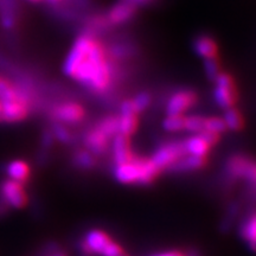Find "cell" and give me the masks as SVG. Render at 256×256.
Segmentation results:
<instances>
[{
	"label": "cell",
	"instance_id": "6",
	"mask_svg": "<svg viewBox=\"0 0 256 256\" xmlns=\"http://www.w3.org/2000/svg\"><path fill=\"white\" fill-rule=\"evenodd\" d=\"M198 96L190 89H184L174 92L168 98L166 104V113L168 115H182L190 110L197 104Z\"/></svg>",
	"mask_w": 256,
	"mask_h": 256
},
{
	"label": "cell",
	"instance_id": "16",
	"mask_svg": "<svg viewBox=\"0 0 256 256\" xmlns=\"http://www.w3.org/2000/svg\"><path fill=\"white\" fill-rule=\"evenodd\" d=\"M183 146L186 154L197 156H206L210 148V146L208 145L206 140H204L200 134H194V136H192L190 138H188L186 140H184Z\"/></svg>",
	"mask_w": 256,
	"mask_h": 256
},
{
	"label": "cell",
	"instance_id": "28",
	"mask_svg": "<svg viewBox=\"0 0 256 256\" xmlns=\"http://www.w3.org/2000/svg\"><path fill=\"white\" fill-rule=\"evenodd\" d=\"M204 130L220 134L226 132V126L222 118H206V130Z\"/></svg>",
	"mask_w": 256,
	"mask_h": 256
},
{
	"label": "cell",
	"instance_id": "21",
	"mask_svg": "<svg viewBox=\"0 0 256 256\" xmlns=\"http://www.w3.org/2000/svg\"><path fill=\"white\" fill-rule=\"evenodd\" d=\"M96 127H98L106 136H108L110 139H113L116 134H119V116L108 115V116L104 118Z\"/></svg>",
	"mask_w": 256,
	"mask_h": 256
},
{
	"label": "cell",
	"instance_id": "20",
	"mask_svg": "<svg viewBox=\"0 0 256 256\" xmlns=\"http://www.w3.org/2000/svg\"><path fill=\"white\" fill-rule=\"evenodd\" d=\"M136 114H120L119 116V133L126 136H130L136 133L138 128Z\"/></svg>",
	"mask_w": 256,
	"mask_h": 256
},
{
	"label": "cell",
	"instance_id": "5",
	"mask_svg": "<svg viewBox=\"0 0 256 256\" xmlns=\"http://www.w3.org/2000/svg\"><path fill=\"white\" fill-rule=\"evenodd\" d=\"M185 154L186 153H185L183 142H168L156 150L151 158V162L160 171L162 168H168V166H171L174 162H177L179 158H182Z\"/></svg>",
	"mask_w": 256,
	"mask_h": 256
},
{
	"label": "cell",
	"instance_id": "42",
	"mask_svg": "<svg viewBox=\"0 0 256 256\" xmlns=\"http://www.w3.org/2000/svg\"><path fill=\"white\" fill-rule=\"evenodd\" d=\"M30 2H34V4H37V2H44V0H28Z\"/></svg>",
	"mask_w": 256,
	"mask_h": 256
},
{
	"label": "cell",
	"instance_id": "11",
	"mask_svg": "<svg viewBox=\"0 0 256 256\" xmlns=\"http://www.w3.org/2000/svg\"><path fill=\"white\" fill-rule=\"evenodd\" d=\"M110 138L106 136L98 127L92 128L84 136V145L94 156H102L107 152L110 145Z\"/></svg>",
	"mask_w": 256,
	"mask_h": 256
},
{
	"label": "cell",
	"instance_id": "1",
	"mask_svg": "<svg viewBox=\"0 0 256 256\" xmlns=\"http://www.w3.org/2000/svg\"><path fill=\"white\" fill-rule=\"evenodd\" d=\"M64 72L96 94L110 87L114 75L107 51L92 34L76 40L64 63Z\"/></svg>",
	"mask_w": 256,
	"mask_h": 256
},
{
	"label": "cell",
	"instance_id": "18",
	"mask_svg": "<svg viewBox=\"0 0 256 256\" xmlns=\"http://www.w3.org/2000/svg\"><path fill=\"white\" fill-rule=\"evenodd\" d=\"M6 174L11 180L18 182V183H23L26 180L28 177V166L26 162H22V160H14V162H10L6 168Z\"/></svg>",
	"mask_w": 256,
	"mask_h": 256
},
{
	"label": "cell",
	"instance_id": "13",
	"mask_svg": "<svg viewBox=\"0 0 256 256\" xmlns=\"http://www.w3.org/2000/svg\"><path fill=\"white\" fill-rule=\"evenodd\" d=\"M112 152H113V160L115 165L124 164L133 158L132 151H130V138L124 134H116L112 142Z\"/></svg>",
	"mask_w": 256,
	"mask_h": 256
},
{
	"label": "cell",
	"instance_id": "3",
	"mask_svg": "<svg viewBox=\"0 0 256 256\" xmlns=\"http://www.w3.org/2000/svg\"><path fill=\"white\" fill-rule=\"evenodd\" d=\"M226 172L232 178L244 179L250 196L256 200V162L244 156H234L226 162Z\"/></svg>",
	"mask_w": 256,
	"mask_h": 256
},
{
	"label": "cell",
	"instance_id": "37",
	"mask_svg": "<svg viewBox=\"0 0 256 256\" xmlns=\"http://www.w3.org/2000/svg\"><path fill=\"white\" fill-rule=\"evenodd\" d=\"M8 206H6V204L4 203V202H2V200H0V217L2 216H4L6 212H8Z\"/></svg>",
	"mask_w": 256,
	"mask_h": 256
},
{
	"label": "cell",
	"instance_id": "40",
	"mask_svg": "<svg viewBox=\"0 0 256 256\" xmlns=\"http://www.w3.org/2000/svg\"><path fill=\"white\" fill-rule=\"evenodd\" d=\"M183 256H200V254H198L196 250H191V252H188V254H185Z\"/></svg>",
	"mask_w": 256,
	"mask_h": 256
},
{
	"label": "cell",
	"instance_id": "10",
	"mask_svg": "<svg viewBox=\"0 0 256 256\" xmlns=\"http://www.w3.org/2000/svg\"><path fill=\"white\" fill-rule=\"evenodd\" d=\"M136 14V8L130 2H121L114 5L106 14L108 23L112 25H122L132 20Z\"/></svg>",
	"mask_w": 256,
	"mask_h": 256
},
{
	"label": "cell",
	"instance_id": "31",
	"mask_svg": "<svg viewBox=\"0 0 256 256\" xmlns=\"http://www.w3.org/2000/svg\"><path fill=\"white\" fill-rule=\"evenodd\" d=\"M122 254H124L122 248H121L118 243L110 241L108 243L107 247L104 248V250L101 254V256H121Z\"/></svg>",
	"mask_w": 256,
	"mask_h": 256
},
{
	"label": "cell",
	"instance_id": "26",
	"mask_svg": "<svg viewBox=\"0 0 256 256\" xmlns=\"http://www.w3.org/2000/svg\"><path fill=\"white\" fill-rule=\"evenodd\" d=\"M204 69H206V74L208 78H209V80L215 81L217 76L222 72L218 57H212V58L206 60V62H204Z\"/></svg>",
	"mask_w": 256,
	"mask_h": 256
},
{
	"label": "cell",
	"instance_id": "15",
	"mask_svg": "<svg viewBox=\"0 0 256 256\" xmlns=\"http://www.w3.org/2000/svg\"><path fill=\"white\" fill-rule=\"evenodd\" d=\"M206 164V156H197L185 154L179 158L177 162H174L171 166H168V170L172 172H184L192 171V170H200Z\"/></svg>",
	"mask_w": 256,
	"mask_h": 256
},
{
	"label": "cell",
	"instance_id": "9",
	"mask_svg": "<svg viewBox=\"0 0 256 256\" xmlns=\"http://www.w3.org/2000/svg\"><path fill=\"white\" fill-rule=\"evenodd\" d=\"M110 241V236L106 232L101 230H92L86 235L84 240L81 243V249L86 254L101 255Z\"/></svg>",
	"mask_w": 256,
	"mask_h": 256
},
{
	"label": "cell",
	"instance_id": "12",
	"mask_svg": "<svg viewBox=\"0 0 256 256\" xmlns=\"http://www.w3.org/2000/svg\"><path fill=\"white\" fill-rule=\"evenodd\" d=\"M28 113V102L18 100L2 104V119L8 122H17L23 120Z\"/></svg>",
	"mask_w": 256,
	"mask_h": 256
},
{
	"label": "cell",
	"instance_id": "38",
	"mask_svg": "<svg viewBox=\"0 0 256 256\" xmlns=\"http://www.w3.org/2000/svg\"><path fill=\"white\" fill-rule=\"evenodd\" d=\"M154 256H183V254H180V252H162V254H158Z\"/></svg>",
	"mask_w": 256,
	"mask_h": 256
},
{
	"label": "cell",
	"instance_id": "24",
	"mask_svg": "<svg viewBox=\"0 0 256 256\" xmlns=\"http://www.w3.org/2000/svg\"><path fill=\"white\" fill-rule=\"evenodd\" d=\"M162 127L168 132H179L185 128V118L183 115H168L165 118Z\"/></svg>",
	"mask_w": 256,
	"mask_h": 256
},
{
	"label": "cell",
	"instance_id": "27",
	"mask_svg": "<svg viewBox=\"0 0 256 256\" xmlns=\"http://www.w3.org/2000/svg\"><path fill=\"white\" fill-rule=\"evenodd\" d=\"M52 134L54 138H56L57 140H60V142L68 144L72 140V134L70 130L66 128V124L57 122L54 124L52 127Z\"/></svg>",
	"mask_w": 256,
	"mask_h": 256
},
{
	"label": "cell",
	"instance_id": "23",
	"mask_svg": "<svg viewBox=\"0 0 256 256\" xmlns=\"http://www.w3.org/2000/svg\"><path fill=\"white\" fill-rule=\"evenodd\" d=\"M184 130L190 133L200 134L206 130V118L200 116V115H191V116L185 118Z\"/></svg>",
	"mask_w": 256,
	"mask_h": 256
},
{
	"label": "cell",
	"instance_id": "36",
	"mask_svg": "<svg viewBox=\"0 0 256 256\" xmlns=\"http://www.w3.org/2000/svg\"><path fill=\"white\" fill-rule=\"evenodd\" d=\"M122 2H130V4H132L136 6V8H138V6H146L152 4L154 0H122Z\"/></svg>",
	"mask_w": 256,
	"mask_h": 256
},
{
	"label": "cell",
	"instance_id": "33",
	"mask_svg": "<svg viewBox=\"0 0 256 256\" xmlns=\"http://www.w3.org/2000/svg\"><path fill=\"white\" fill-rule=\"evenodd\" d=\"M121 113L122 114H138L136 110V106H134L133 98L132 100H126L121 104Z\"/></svg>",
	"mask_w": 256,
	"mask_h": 256
},
{
	"label": "cell",
	"instance_id": "43",
	"mask_svg": "<svg viewBox=\"0 0 256 256\" xmlns=\"http://www.w3.org/2000/svg\"><path fill=\"white\" fill-rule=\"evenodd\" d=\"M0 121H2V104H0Z\"/></svg>",
	"mask_w": 256,
	"mask_h": 256
},
{
	"label": "cell",
	"instance_id": "35",
	"mask_svg": "<svg viewBox=\"0 0 256 256\" xmlns=\"http://www.w3.org/2000/svg\"><path fill=\"white\" fill-rule=\"evenodd\" d=\"M2 25L5 28H12L14 25V18L10 14H5L2 16Z\"/></svg>",
	"mask_w": 256,
	"mask_h": 256
},
{
	"label": "cell",
	"instance_id": "2",
	"mask_svg": "<svg viewBox=\"0 0 256 256\" xmlns=\"http://www.w3.org/2000/svg\"><path fill=\"white\" fill-rule=\"evenodd\" d=\"M159 174L151 159H142L133 156L124 164L115 165L114 176L120 183L146 185L152 183Z\"/></svg>",
	"mask_w": 256,
	"mask_h": 256
},
{
	"label": "cell",
	"instance_id": "17",
	"mask_svg": "<svg viewBox=\"0 0 256 256\" xmlns=\"http://www.w3.org/2000/svg\"><path fill=\"white\" fill-rule=\"evenodd\" d=\"M18 98L28 102V95L14 88V86L10 84L8 81L0 78V104H8V102L18 100Z\"/></svg>",
	"mask_w": 256,
	"mask_h": 256
},
{
	"label": "cell",
	"instance_id": "44",
	"mask_svg": "<svg viewBox=\"0 0 256 256\" xmlns=\"http://www.w3.org/2000/svg\"><path fill=\"white\" fill-rule=\"evenodd\" d=\"M121 256H127V255H126V254H124H124H122V255H121Z\"/></svg>",
	"mask_w": 256,
	"mask_h": 256
},
{
	"label": "cell",
	"instance_id": "14",
	"mask_svg": "<svg viewBox=\"0 0 256 256\" xmlns=\"http://www.w3.org/2000/svg\"><path fill=\"white\" fill-rule=\"evenodd\" d=\"M194 50L204 60L218 57V44L209 34H200L194 40Z\"/></svg>",
	"mask_w": 256,
	"mask_h": 256
},
{
	"label": "cell",
	"instance_id": "25",
	"mask_svg": "<svg viewBox=\"0 0 256 256\" xmlns=\"http://www.w3.org/2000/svg\"><path fill=\"white\" fill-rule=\"evenodd\" d=\"M74 162H75V164L78 165L80 168H83V170L92 168L95 164L94 156H92V153L87 151V150H86V151L76 152Z\"/></svg>",
	"mask_w": 256,
	"mask_h": 256
},
{
	"label": "cell",
	"instance_id": "32",
	"mask_svg": "<svg viewBox=\"0 0 256 256\" xmlns=\"http://www.w3.org/2000/svg\"><path fill=\"white\" fill-rule=\"evenodd\" d=\"M200 136L203 138L204 140H206V142L209 145L210 147L212 145H215V144L218 142V136L220 134H216L214 132H209V130H203V132L200 133Z\"/></svg>",
	"mask_w": 256,
	"mask_h": 256
},
{
	"label": "cell",
	"instance_id": "34",
	"mask_svg": "<svg viewBox=\"0 0 256 256\" xmlns=\"http://www.w3.org/2000/svg\"><path fill=\"white\" fill-rule=\"evenodd\" d=\"M54 134L52 132H46L43 134V136H42V145H43L44 148H48V147H50L52 145L54 142Z\"/></svg>",
	"mask_w": 256,
	"mask_h": 256
},
{
	"label": "cell",
	"instance_id": "41",
	"mask_svg": "<svg viewBox=\"0 0 256 256\" xmlns=\"http://www.w3.org/2000/svg\"><path fill=\"white\" fill-rule=\"evenodd\" d=\"M46 2H51V4H56V2H62V0H46Z\"/></svg>",
	"mask_w": 256,
	"mask_h": 256
},
{
	"label": "cell",
	"instance_id": "39",
	"mask_svg": "<svg viewBox=\"0 0 256 256\" xmlns=\"http://www.w3.org/2000/svg\"><path fill=\"white\" fill-rule=\"evenodd\" d=\"M48 256H66V254H64L63 252H60V250H56L54 252H51V254H49Z\"/></svg>",
	"mask_w": 256,
	"mask_h": 256
},
{
	"label": "cell",
	"instance_id": "8",
	"mask_svg": "<svg viewBox=\"0 0 256 256\" xmlns=\"http://www.w3.org/2000/svg\"><path fill=\"white\" fill-rule=\"evenodd\" d=\"M54 116L57 122L66 124H78L84 119L86 110L80 104L76 102H66V104H57L54 110Z\"/></svg>",
	"mask_w": 256,
	"mask_h": 256
},
{
	"label": "cell",
	"instance_id": "22",
	"mask_svg": "<svg viewBox=\"0 0 256 256\" xmlns=\"http://www.w3.org/2000/svg\"><path fill=\"white\" fill-rule=\"evenodd\" d=\"M226 122V130H240L243 127V118L240 112L236 108H228L226 110V114L223 118Z\"/></svg>",
	"mask_w": 256,
	"mask_h": 256
},
{
	"label": "cell",
	"instance_id": "7",
	"mask_svg": "<svg viewBox=\"0 0 256 256\" xmlns=\"http://www.w3.org/2000/svg\"><path fill=\"white\" fill-rule=\"evenodd\" d=\"M0 200L8 206L19 209L26 203V194L20 183L10 179L2 182L0 185Z\"/></svg>",
	"mask_w": 256,
	"mask_h": 256
},
{
	"label": "cell",
	"instance_id": "29",
	"mask_svg": "<svg viewBox=\"0 0 256 256\" xmlns=\"http://www.w3.org/2000/svg\"><path fill=\"white\" fill-rule=\"evenodd\" d=\"M151 95L148 92H140L139 95H136V98H133L134 106H136V110L138 113L145 110L147 107H148L150 104H151Z\"/></svg>",
	"mask_w": 256,
	"mask_h": 256
},
{
	"label": "cell",
	"instance_id": "30",
	"mask_svg": "<svg viewBox=\"0 0 256 256\" xmlns=\"http://www.w3.org/2000/svg\"><path fill=\"white\" fill-rule=\"evenodd\" d=\"M88 26L92 31H101V30H104V28H110V25L108 23L106 16H95L94 18H92L90 20H89Z\"/></svg>",
	"mask_w": 256,
	"mask_h": 256
},
{
	"label": "cell",
	"instance_id": "4",
	"mask_svg": "<svg viewBox=\"0 0 256 256\" xmlns=\"http://www.w3.org/2000/svg\"><path fill=\"white\" fill-rule=\"evenodd\" d=\"M214 82L216 86L214 90V98L216 104L223 110L234 107V104L238 100V92L232 76L228 72H222Z\"/></svg>",
	"mask_w": 256,
	"mask_h": 256
},
{
	"label": "cell",
	"instance_id": "19",
	"mask_svg": "<svg viewBox=\"0 0 256 256\" xmlns=\"http://www.w3.org/2000/svg\"><path fill=\"white\" fill-rule=\"evenodd\" d=\"M241 235L247 241L249 248L256 252V212L249 216L242 224Z\"/></svg>",
	"mask_w": 256,
	"mask_h": 256
}]
</instances>
